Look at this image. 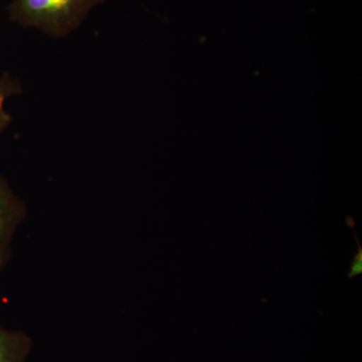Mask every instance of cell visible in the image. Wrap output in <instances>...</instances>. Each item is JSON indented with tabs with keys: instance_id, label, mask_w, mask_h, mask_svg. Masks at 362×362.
Returning <instances> with one entry per match:
<instances>
[{
	"instance_id": "obj_2",
	"label": "cell",
	"mask_w": 362,
	"mask_h": 362,
	"mask_svg": "<svg viewBox=\"0 0 362 362\" xmlns=\"http://www.w3.org/2000/svg\"><path fill=\"white\" fill-rule=\"evenodd\" d=\"M26 216L25 202L0 173V273L11 262L14 238Z\"/></svg>"
},
{
	"instance_id": "obj_4",
	"label": "cell",
	"mask_w": 362,
	"mask_h": 362,
	"mask_svg": "<svg viewBox=\"0 0 362 362\" xmlns=\"http://www.w3.org/2000/svg\"><path fill=\"white\" fill-rule=\"evenodd\" d=\"M23 93V84L18 78L8 71L2 74L0 77V133L4 132L13 123V117L4 109L6 100L20 96Z\"/></svg>"
},
{
	"instance_id": "obj_5",
	"label": "cell",
	"mask_w": 362,
	"mask_h": 362,
	"mask_svg": "<svg viewBox=\"0 0 362 362\" xmlns=\"http://www.w3.org/2000/svg\"><path fill=\"white\" fill-rule=\"evenodd\" d=\"M346 223L347 225L354 230V238H356L357 247H358L356 254L354 255V259H352L351 265H350L351 267H350L349 275H347V278L354 279L357 277V276H361L362 274V247L361 240L358 239V235H357V233L356 230H354L356 223H354V218H352L351 216H349Z\"/></svg>"
},
{
	"instance_id": "obj_1",
	"label": "cell",
	"mask_w": 362,
	"mask_h": 362,
	"mask_svg": "<svg viewBox=\"0 0 362 362\" xmlns=\"http://www.w3.org/2000/svg\"><path fill=\"white\" fill-rule=\"evenodd\" d=\"M107 0H11L8 20L33 28L54 40L65 39L78 30L96 7Z\"/></svg>"
},
{
	"instance_id": "obj_3",
	"label": "cell",
	"mask_w": 362,
	"mask_h": 362,
	"mask_svg": "<svg viewBox=\"0 0 362 362\" xmlns=\"http://www.w3.org/2000/svg\"><path fill=\"white\" fill-rule=\"evenodd\" d=\"M33 344L32 337L23 331L0 325V362H26Z\"/></svg>"
}]
</instances>
